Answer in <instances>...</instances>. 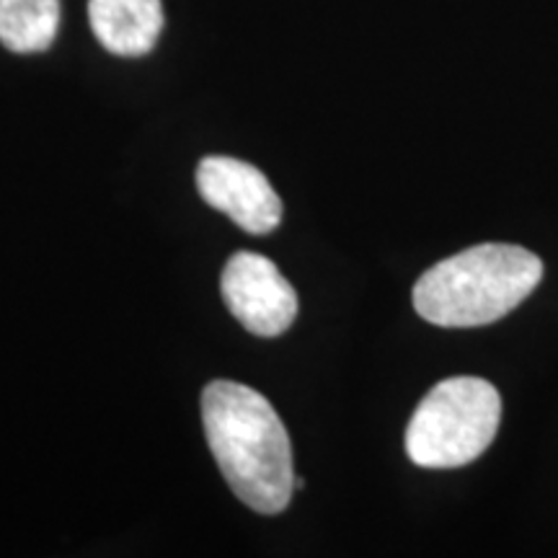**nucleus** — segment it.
<instances>
[{"mask_svg":"<svg viewBox=\"0 0 558 558\" xmlns=\"http://www.w3.org/2000/svg\"><path fill=\"white\" fill-rule=\"evenodd\" d=\"M88 21L104 50L120 58H143L163 32L160 0H88Z\"/></svg>","mask_w":558,"mask_h":558,"instance_id":"423d86ee","label":"nucleus"},{"mask_svg":"<svg viewBox=\"0 0 558 558\" xmlns=\"http://www.w3.org/2000/svg\"><path fill=\"white\" fill-rule=\"evenodd\" d=\"M207 445L222 476L243 505L277 514L295 492L288 429L259 390L233 380H213L202 393Z\"/></svg>","mask_w":558,"mask_h":558,"instance_id":"f257e3e1","label":"nucleus"},{"mask_svg":"<svg viewBox=\"0 0 558 558\" xmlns=\"http://www.w3.org/2000/svg\"><path fill=\"white\" fill-rule=\"evenodd\" d=\"M541 279L543 262L533 251L481 243L424 271L414 284V308L442 329H473L512 313Z\"/></svg>","mask_w":558,"mask_h":558,"instance_id":"f03ea898","label":"nucleus"},{"mask_svg":"<svg viewBox=\"0 0 558 558\" xmlns=\"http://www.w3.org/2000/svg\"><path fill=\"white\" fill-rule=\"evenodd\" d=\"M58 29L60 0H0V41L5 50L45 52Z\"/></svg>","mask_w":558,"mask_h":558,"instance_id":"0eeeda50","label":"nucleus"},{"mask_svg":"<svg viewBox=\"0 0 558 558\" xmlns=\"http://www.w3.org/2000/svg\"><path fill=\"white\" fill-rule=\"evenodd\" d=\"M501 422V396L484 378H448L424 396L407 427L418 469H460L486 452Z\"/></svg>","mask_w":558,"mask_h":558,"instance_id":"7ed1b4c3","label":"nucleus"},{"mask_svg":"<svg viewBox=\"0 0 558 558\" xmlns=\"http://www.w3.org/2000/svg\"><path fill=\"white\" fill-rule=\"evenodd\" d=\"M222 298L235 320L256 337L275 339L298 316V292L277 264L254 251H239L222 269Z\"/></svg>","mask_w":558,"mask_h":558,"instance_id":"20e7f679","label":"nucleus"},{"mask_svg":"<svg viewBox=\"0 0 558 558\" xmlns=\"http://www.w3.org/2000/svg\"><path fill=\"white\" fill-rule=\"evenodd\" d=\"M197 190L209 207L226 213L251 235L271 233L282 222V199L269 179L246 160L207 156L197 166Z\"/></svg>","mask_w":558,"mask_h":558,"instance_id":"39448f33","label":"nucleus"}]
</instances>
